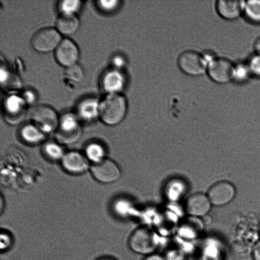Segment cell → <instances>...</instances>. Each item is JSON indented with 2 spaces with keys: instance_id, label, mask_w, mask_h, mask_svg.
Returning a JSON list of instances; mask_svg holds the SVG:
<instances>
[{
  "instance_id": "obj_23",
  "label": "cell",
  "mask_w": 260,
  "mask_h": 260,
  "mask_svg": "<svg viewBox=\"0 0 260 260\" xmlns=\"http://www.w3.org/2000/svg\"><path fill=\"white\" fill-rule=\"evenodd\" d=\"M43 150L46 156L52 160H61L65 154L61 145L52 141L45 143Z\"/></svg>"
},
{
  "instance_id": "obj_21",
  "label": "cell",
  "mask_w": 260,
  "mask_h": 260,
  "mask_svg": "<svg viewBox=\"0 0 260 260\" xmlns=\"http://www.w3.org/2000/svg\"><path fill=\"white\" fill-rule=\"evenodd\" d=\"M243 14L249 21L260 24V0L245 1Z\"/></svg>"
},
{
  "instance_id": "obj_18",
  "label": "cell",
  "mask_w": 260,
  "mask_h": 260,
  "mask_svg": "<svg viewBox=\"0 0 260 260\" xmlns=\"http://www.w3.org/2000/svg\"><path fill=\"white\" fill-rule=\"evenodd\" d=\"M80 22L76 15L60 14L56 21V29L61 35L70 36L78 29Z\"/></svg>"
},
{
  "instance_id": "obj_14",
  "label": "cell",
  "mask_w": 260,
  "mask_h": 260,
  "mask_svg": "<svg viewBox=\"0 0 260 260\" xmlns=\"http://www.w3.org/2000/svg\"><path fill=\"white\" fill-rule=\"evenodd\" d=\"M245 1L218 0L215 7L217 13L228 20L238 19L243 14Z\"/></svg>"
},
{
  "instance_id": "obj_7",
  "label": "cell",
  "mask_w": 260,
  "mask_h": 260,
  "mask_svg": "<svg viewBox=\"0 0 260 260\" xmlns=\"http://www.w3.org/2000/svg\"><path fill=\"white\" fill-rule=\"evenodd\" d=\"M27 104L16 93L8 94L3 100L2 111L6 121L11 124H18L24 119Z\"/></svg>"
},
{
  "instance_id": "obj_1",
  "label": "cell",
  "mask_w": 260,
  "mask_h": 260,
  "mask_svg": "<svg viewBox=\"0 0 260 260\" xmlns=\"http://www.w3.org/2000/svg\"><path fill=\"white\" fill-rule=\"evenodd\" d=\"M127 111V101L122 93L106 94L100 102L99 117L107 125L120 123Z\"/></svg>"
},
{
  "instance_id": "obj_11",
  "label": "cell",
  "mask_w": 260,
  "mask_h": 260,
  "mask_svg": "<svg viewBox=\"0 0 260 260\" xmlns=\"http://www.w3.org/2000/svg\"><path fill=\"white\" fill-rule=\"evenodd\" d=\"M79 55L78 46L74 41L69 38L63 39L54 51L56 61L66 68L76 64Z\"/></svg>"
},
{
  "instance_id": "obj_29",
  "label": "cell",
  "mask_w": 260,
  "mask_h": 260,
  "mask_svg": "<svg viewBox=\"0 0 260 260\" xmlns=\"http://www.w3.org/2000/svg\"><path fill=\"white\" fill-rule=\"evenodd\" d=\"M111 62L112 68L122 70L126 65V60L122 54H116L112 56Z\"/></svg>"
},
{
  "instance_id": "obj_8",
  "label": "cell",
  "mask_w": 260,
  "mask_h": 260,
  "mask_svg": "<svg viewBox=\"0 0 260 260\" xmlns=\"http://www.w3.org/2000/svg\"><path fill=\"white\" fill-rule=\"evenodd\" d=\"M234 65L226 58L216 56L208 64L207 73L214 82L226 84L233 81Z\"/></svg>"
},
{
  "instance_id": "obj_13",
  "label": "cell",
  "mask_w": 260,
  "mask_h": 260,
  "mask_svg": "<svg viewBox=\"0 0 260 260\" xmlns=\"http://www.w3.org/2000/svg\"><path fill=\"white\" fill-rule=\"evenodd\" d=\"M212 205L207 195L199 192L188 197L185 208L189 216L199 218L208 214Z\"/></svg>"
},
{
  "instance_id": "obj_12",
  "label": "cell",
  "mask_w": 260,
  "mask_h": 260,
  "mask_svg": "<svg viewBox=\"0 0 260 260\" xmlns=\"http://www.w3.org/2000/svg\"><path fill=\"white\" fill-rule=\"evenodd\" d=\"M100 83L106 94L122 93L126 85V77L122 70L111 67L102 74Z\"/></svg>"
},
{
  "instance_id": "obj_34",
  "label": "cell",
  "mask_w": 260,
  "mask_h": 260,
  "mask_svg": "<svg viewBox=\"0 0 260 260\" xmlns=\"http://www.w3.org/2000/svg\"><path fill=\"white\" fill-rule=\"evenodd\" d=\"M255 52L260 53V36L256 38L253 44Z\"/></svg>"
},
{
  "instance_id": "obj_28",
  "label": "cell",
  "mask_w": 260,
  "mask_h": 260,
  "mask_svg": "<svg viewBox=\"0 0 260 260\" xmlns=\"http://www.w3.org/2000/svg\"><path fill=\"white\" fill-rule=\"evenodd\" d=\"M251 75L260 78V53L255 52L247 61Z\"/></svg>"
},
{
  "instance_id": "obj_33",
  "label": "cell",
  "mask_w": 260,
  "mask_h": 260,
  "mask_svg": "<svg viewBox=\"0 0 260 260\" xmlns=\"http://www.w3.org/2000/svg\"><path fill=\"white\" fill-rule=\"evenodd\" d=\"M252 255L254 260H260V241L254 245L252 250Z\"/></svg>"
},
{
  "instance_id": "obj_2",
  "label": "cell",
  "mask_w": 260,
  "mask_h": 260,
  "mask_svg": "<svg viewBox=\"0 0 260 260\" xmlns=\"http://www.w3.org/2000/svg\"><path fill=\"white\" fill-rule=\"evenodd\" d=\"M128 244L134 252L147 255L154 253L158 247V237L150 228L141 226L131 234Z\"/></svg>"
},
{
  "instance_id": "obj_10",
  "label": "cell",
  "mask_w": 260,
  "mask_h": 260,
  "mask_svg": "<svg viewBox=\"0 0 260 260\" xmlns=\"http://www.w3.org/2000/svg\"><path fill=\"white\" fill-rule=\"evenodd\" d=\"M90 171L96 180L104 183L113 182L121 175L120 170L117 165L108 159L93 164L90 167Z\"/></svg>"
},
{
  "instance_id": "obj_5",
  "label": "cell",
  "mask_w": 260,
  "mask_h": 260,
  "mask_svg": "<svg viewBox=\"0 0 260 260\" xmlns=\"http://www.w3.org/2000/svg\"><path fill=\"white\" fill-rule=\"evenodd\" d=\"M177 62L180 70L188 75L198 76L207 73V62L202 53L195 50L182 52L178 58Z\"/></svg>"
},
{
  "instance_id": "obj_30",
  "label": "cell",
  "mask_w": 260,
  "mask_h": 260,
  "mask_svg": "<svg viewBox=\"0 0 260 260\" xmlns=\"http://www.w3.org/2000/svg\"><path fill=\"white\" fill-rule=\"evenodd\" d=\"M185 253L179 248L170 250L165 255L166 260H184Z\"/></svg>"
},
{
  "instance_id": "obj_19",
  "label": "cell",
  "mask_w": 260,
  "mask_h": 260,
  "mask_svg": "<svg viewBox=\"0 0 260 260\" xmlns=\"http://www.w3.org/2000/svg\"><path fill=\"white\" fill-rule=\"evenodd\" d=\"M44 134L34 124H25L20 131L21 138L29 144H36L42 142L44 139Z\"/></svg>"
},
{
  "instance_id": "obj_15",
  "label": "cell",
  "mask_w": 260,
  "mask_h": 260,
  "mask_svg": "<svg viewBox=\"0 0 260 260\" xmlns=\"http://www.w3.org/2000/svg\"><path fill=\"white\" fill-rule=\"evenodd\" d=\"M61 160L63 168L72 174H81L89 168V160L85 155L73 151L65 153Z\"/></svg>"
},
{
  "instance_id": "obj_20",
  "label": "cell",
  "mask_w": 260,
  "mask_h": 260,
  "mask_svg": "<svg viewBox=\"0 0 260 260\" xmlns=\"http://www.w3.org/2000/svg\"><path fill=\"white\" fill-rule=\"evenodd\" d=\"M199 218L189 216L179 229V236L182 237L192 239L197 236L199 231L203 227L202 222L198 219Z\"/></svg>"
},
{
  "instance_id": "obj_31",
  "label": "cell",
  "mask_w": 260,
  "mask_h": 260,
  "mask_svg": "<svg viewBox=\"0 0 260 260\" xmlns=\"http://www.w3.org/2000/svg\"><path fill=\"white\" fill-rule=\"evenodd\" d=\"M20 95L27 105L34 104L37 100L36 93L31 89L24 90Z\"/></svg>"
},
{
  "instance_id": "obj_6",
  "label": "cell",
  "mask_w": 260,
  "mask_h": 260,
  "mask_svg": "<svg viewBox=\"0 0 260 260\" xmlns=\"http://www.w3.org/2000/svg\"><path fill=\"white\" fill-rule=\"evenodd\" d=\"M30 118L33 124L44 133L56 130L59 122L57 113L52 107L40 105L31 111Z\"/></svg>"
},
{
  "instance_id": "obj_16",
  "label": "cell",
  "mask_w": 260,
  "mask_h": 260,
  "mask_svg": "<svg viewBox=\"0 0 260 260\" xmlns=\"http://www.w3.org/2000/svg\"><path fill=\"white\" fill-rule=\"evenodd\" d=\"M100 102L95 97H87L82 99L76 108V115L79 119L90 122L99 117Z\"/></svg>"
},
{
  "instance_id": "obj_4",
  "label": "cell",
  "mask_w": 260,
  "mask_h": 260,
  "mask_svg": "<svg viewBox=\"0 0 260 260\" xmlns=\"http://www.w3.org/2000/svg\"><path fill=\"white\" fill-rule=\"evenodd\" d=\"M62 39L56 28L46 27L38 30L34 34L31 45L37 52L48 53L54 51Z\"/></svg>"
},
{
  "instance_id": "obj_17",
  "label": "cell",
  "mask_w": 260,
  "mask_h": 260,
  "mask_svg": "<svg viewBox=\"0 0 260 260\" xmlns=\"http://www.w3.org/2000/svg\"><path fill=\"white\" fill-rule=\"evenodd\" d=\"M0 82L2 88L9 94L16 93L21 88L20 79L5 64H1Z\"/></svg>"
},
{
  "instance_id": "obj_9",
  "label": "cell",
  "mask_w": 260,
  "mask_h": 260,
  "mask_svg": "<svg viewBox=\"0 0 260 260\" xmlns=\"http://www.w3.org/2000/svg\"><path fill=\"white\" fill-rule=\"evenodd\" d=\"M236 194V188L232 183L221 181L211 186L207 196L212 205L223 206L231 203Z\"/></svg>"
},
{
  "instance_id": "obj_32",
  "label": "cell",
  "mask_w": 260,
  "mask_h": 260,
  "mask_svg": "<svg viewBox=\"0 0 260 260\" xmlns=\"http://www.w3.org/2000/svg\"><path fill=\"white\" fill-rule=\"evenodd\" d=\"M143 260H166L165 256L156 253H152L146 255Z\"/></svg>"
},
{
  "instance_id": "obj_3",
  "label": "cell",
  "mask_w": 260,
  "mask_h": 260,
  "mask_svg": "<svg viewBox=\"0 0 260 260\" xmlns=\"http://www.w3.org/2000/svg\"><path fill=\"white\" fill-rule=\"evenodd\" d=\"M76 114L66 113L59 118L55 137L60 143L71 144L76 142L81 136L82 129Z\"/></svg>"
},
{
  "instance_id": "obj_27",
  "label": "cell",
  "mask_w": 260,
  "mask_h": 260,
  "mask_svg": "<svg viewBox=\"0 0 260 260\" xmlns=\"http://www.w3.org/2000/svg\"><path fill=\"white\" fill-rule=\"evenodd\" d=\"M120 1L116 0H100L96 1V5L99 10L106 13H112L118 9Z\"/></svg>"
},
{
  "instance_id": "obj_22",
  "label": "cell",
  "mask_w": 260,
  "mask_h": 260,
  "mask_svg": "<svg viewBox=\"0 0 260 260\" xmlns=\"http://www.w3.org/2000/svg\"><path fill=\"white\" fill-rule=\"evenodd\" d=\"M85 154L88 160L95 164L104 159L105 150L101 144L92 142L86 146Z\"/></svg>"
},
{
  "instance_id": "obj_25",
  "label": "cell",
  "mask_w": 260,
  "mask_h": 260,
  "mask_svg": "<svg viewBox=\"0 0 260 260\" xmlns=\"http://www.w3.org/2000/svg\"><path fill=\"white\" fill-rule=\"evenodd\" d=\"M82 2L78 0H63L60 1L57 7L60 14L76 15L79 11Z\"/></svg>"
},
{
  "instance_id": "obj_24",
  "label": "cell",
  "mask_w": 260,
  "mask_h": 260,
  "mask_svg": "<svg viewBox=\"0 0 260 260\" xmlns=\"http://www.w3.org/2000/svg\"><path fill=\"white\" fill-rule=\"evenodd\" d=\"M252 76L247 61H240L234 65L233 81L238 83H244Z\"/></svg>"
},
{
  "instance_id": "obj_26",
  "label": "cell",
  "mask_w": 260,
  "mask_h": 260,
  "mask_svg": "<svg viewBox=\"0 0 260 260\" xmlns=\"http://www.w3.org/2000/svg\"><path fill=\"white\" fill-rule=\"evenodd\" d=\"M65 74L70 80L77 83L82 81L84 77L82 68L77 63L66 68Z\"/></svg>"
}]
</instances>
